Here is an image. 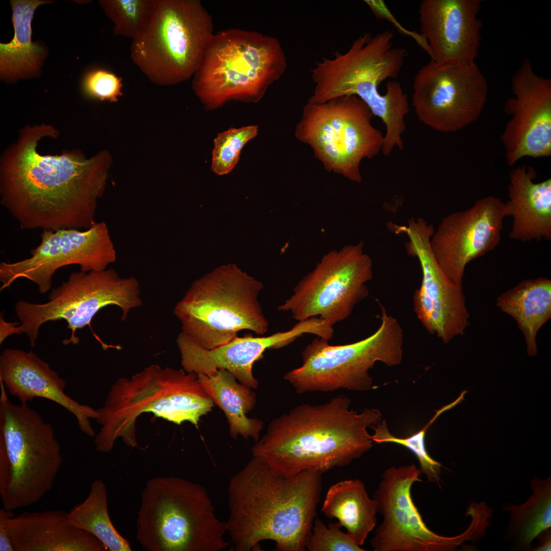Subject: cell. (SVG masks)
Instances as JSON below:
<instances>
[{
  "label": "cell",
  "instance_id": "29",
  "mask_svg": "<svg viewBox=\"0 0 551 551\" xmlns=\"http://www.w3.org/2000/svg\"><path fill=\"white\" fill-rule=\"evenodd\" d=\"M321 512L336 518L346 533L362 545L377 522L378 505L368 495L364 483L358 479L340 481L329 489Z\"/></svg>",
  "mask_w": 551,
  "mask_h": 551
},
{
  "label": "cell",
  "instance_id": "8",
  "mask_svg": "<svg viewBox=\"0 0 551 551\" xmlns=\"http://www.w3.org/2000/svg\"><path fill=\"white\" fill-rule=\"evenodd\" d=\"M261 282L234 264L221 265L194 281L176 305L182 331L211 349L248 330L264 335L268 329L258 300Z\"/></svg>",
  "mask_w": 551,
  "mask_h": 551
},
{
  "label": "cell",
  "instance_id": "23",
  "mask_svg": "<svg viewBox=\"0 0 551 551\" xmlns=\"http://www.w3.org/2000/svg\"><path fill=\"white\" fill-rule=\"evenodd\" d=\"M0 382L21 403L42 397L59 404L74 415L83 433L94 435L90 419H96V410L66 395V381L32 351L5 349L0 356Z\"/></svg>",
  "mask_w": 551,
  "mask_h": 551
},
{
  "label": "cell",
  "instance_id": "38",
  "mask_svg": "<svg viewBox=\"0 0 551 551\" xmlns=\"http://www.w3.org/2000/svg\"><path fill=\"white\" fill-rule=\"evenodd\" d=\"M0 551H15L5 521V510H0Z\"/></svg>",
  "mask_w": 551,
  "mask_h": 551
},
{
  "label": "cell",
  "instance_id": "1",
  "mask_svg": "<svg viewBox=\"0 0 551 551\" xmlns=\"http://www.w3.org/2000/svg\"><path fill=\"white\" fill-rule=\"evenodd\" d=\"M58 135L51 125L26 126L3 155L1 203L22 229L86 230L96 222L111 157L106 151L89 159L80 150L38 152L41 139Z\"/></svg>",
  "mask_w": 551,
  "mask_h": 551
},
{
  "label": "cell",
  "instance_id": "28",
  "mask_svg": "<svg viewBox=\"0 0 551 551\" xmlns=\"http://www.w3.org/2000/svg\"><path fill=\"white\" fill-rule=\"evenodd\" d=\"M497 306L514 318L530 355L537 352L536 336L551 317V281L544 277L523 280L503 293Z\"/></svg>",
  "mask_w": 551,
  "mask_h": 551
},
{
  "label": "cell",
  "instance_id": "11",
  "mask_svg": "<svg viewBox=\"0 0 551 551\" xmlns=\"http://www.w3.org/2000/svg\"><path fill=\"white\" fill-rule=\"evenodd\" d=\"M0 383V447L10 467L0 495L3 508L13 511L37 503L52 489L63 459L52 426L27 403H12Z\"/></svg>",
  "mask_w": 551,
  "mask_h": 551
},
{
  "label": "cell",
  "instance_id": "2",
  "mask_svg": "<svg viewBox=\"0 0 551 551\" xmlns=\"http://www.w3.org/2000/svg\"><path fill=\"white\" fill-rule=\"evenodd\" d=\"M322 473L310 470L279 475L253 458L230 480L227 531L236 551L261 550L275 542L281 551H304L322 488Z\"/></svg>",
  "mask_w": 551,
  "mask_h": 551
},
{
  "label": "cell",
  "instance_id": "27",
  "mask_svg": "<svg viewBox=\"0 0 551 551\" xmlns=\"http://www.w3.org/2000/svg\"><path fill=\"white\" fill-rule=\"evenodd\" d=\"M197 374L207 394L224 412L231 437L236 439L241 436L246 439L258 440L263 427V421L246 415L256 402V395L252 388L239 382L225 369H218L209 375Z\"/></svg>",
  "mask_w": 551,
  "mask_h": 551
},
{
  "label": "cell",
  "instance_id": "37",
  "mask_svg": "<svg viewBox=\"0 0 551 551\" xmlns=\"http://www.w3.org/2000/svg\"><path fill=\"white\" fill-rule=\"evenodd\" d=\"M364 2L377 18L386 19L391 23L400 33L414 39L431 58V51L425 38L420 33L408 30L404 27L391 12L384 1L365 0Z\"/></svg>",
  "mask_w": 551,
  "mask_h": 551
},
{
  "label": "cell",
  "instance_id": "20",
  "mask_svg": "<svg viewBox=\"0 0 551 551\" xmlns=\"http://www.w3.org/2000/svg\"><path fill=\"white\" fill-rule=\"evenodd\" d=\"M506 216L505 203L489 195L442 220L431 237V247L438 263L456 285L462 287L469 262L499 244Z\"/></svg>",
  "mask_w": 551,
  "mask_h": 551
},
{
  "label": "cell",
  "instance_id": "25",
  "mask_svg": "<svg viewBox=\"0 0 551 551\" xmlns=\"http://www.w3.org/2000/svg\"><path fill=\"white\" fill-rule=\"evenodd\" d=\"M536 173L525 165L511 172L507 216L513 219L509 237L523 242L551 239V179L534 182Z\"/></svg>",
  "mask_w": 551,
  "mask_h": 551
},
{
  "label": "cell",
  "instance_id": "18",
  "mask_svg": "<svg viewBox=\"0 0 551 551\" xmlns=\"http://www.w3.org/2000/svg\"><path fill=\"white\" fill-rule=\"evenodd\" d=\"M396 233L409 238L405 246L408 254L420 263L422 279L413 296L414 311L422 325L445 343L462 335L470 314L465 304L463 287L454 283L438 263L431 249L432 224L422 218H411L407 226L396 225Z\"/></svg>",
  "mask_w": 551,
  "mask_h": 551
},
{
  "label": "cell",
  "instance_id": "19",
  "mask_svg": "<svg viewBox=\"0 0 551 551\" xmlns=\"http://www.w3.org/2000/svg\"><path fill=\"white\" fill-rule=\"evenodd\" d=\"M513 96L504 104L511 116L500 137L509 166L523 157L551 155V79L539 76L528 58L511 79Z\"/></svg>",
  "mask_w": 551,
  "mask_h": 551
},
{
  "label": "cell",
  "instance_id": "4",
  "mask_svg": "<svg viewBox=\"0 0 551 551\" xmlns=\"http://www.w3.org/2000/svg\"><path fill=\"white\" fill-rule=\"evenodd\" d=\"M394 36L389 30L365 33L345 53L337 51L333 58H323L311 70L314 89L308 101L321 103L345 95L360 98L386 127L382 152L386 156L395 147L403 149L405 118L409 111L407 95L398 81L388 82L384 94L379 91L383 81L398 77L407 55L406 48L393 46Z\"/></svg>",
  "mask_w": 551,
  "mask_h": 551
},
{
  "label": "cell",
  "instance_id": "16",
  "mask_svg": "<svg viewBox=\"0 0 551 551\" xmlns=\"http://www.w3.org/2000/svg\"><path fill=\"white\" fill-rule=\"evenodd\" d=\"M488 93L486 79L475 62L430 60L414 77L411 102L422 123L437 132L453 133L480 117Z\"/></svg>",
  "mask_w": 551,
  "mask_h": 551
},
{
  "label": "cell",
  "instance_id": "22",
  "mask_svg": "<svg viewBox=\"0 0 551 551\" xmlns=\"http://www.w3.org/2000/svg\"><path fill=\"white\" fill-rule=\"evenodd\" d=\"M481 0H423L419 8L420 34L439 64L475 62L483 23Z\"/></svg>",
  "mask_w": 551,
  "mask_h": 551
},
{
  "label": "cell",
  "instance_id": "32",
  "mask_svg": "<svg viewBox=\"0 0 551 551\" xmlns=\"http://www.w3.org/2000/svg\"><path fill=\"white\" fill-rule=\"evenodd\" d=\"M99 4L114 23V33L133 39L148 24L155 0H102Z\"/></svg>",
  "mask_w": 551,
  "mask_h": 551
},
{
  "label": "cell",
  "instance_id": "5",
  "mask_svg": "<svg viewBox=\"0 0 551 551\" xmlns=\"http://www.w3.org/2000/svg\"><path fill=\"white\" fill-rule=\"evenodd\" d=\"M214 405L197 373L151 365L130 379L120 378L112 386L104 405L96 410L101 428L94 437L96 449L110 452L119 437L127 445L138 447L135 422L143 413L197 427Z\"/></svg>",
  "mask_w": 551,
  "mask_h": 551
},
{
  "label": "cell",
  "instance_id": "34",
  "mask_svg": "<svg viewBox=\"0 0 551 551\" xmlns=\"http://www.w3.org/2000/svg\"><path fill=\"white\" fill-rule=\"evenodd\" d=\"M256 126L230 129L218 135L212 151V169L218 175L229 173L237 164L244 145L257 134Z\"/></svg>",
  "mask_w": 551,
  "mask_h": 551
},
{
  "label": "cell",
  "instance_id": "35",
  "mask_svg": "<svg viewBox=\"0 0 551 551\" xmlns=\"http://www.w3.org/2000/svg\"><path fill=\"white\" fill-rule=\"evenodd\" d=\"M339 522L328 527L320 519L314 521L306 548L309 551H364L347 533L341 531Z\"/></svg>",
  "mask_w": 551,
  "mask_h": 551
},
{
  "label": "cell",
  "instance_id": "26",
  "mask_svg": "<svg viewBox=\"0 0 551 551\" xmlns=\"http://www.w3.org/2000/svg\"><path fill=\"white\" fill-rule=\"evenodd\" d=\"M47 1L13 0L12 21L14 35L7 43H0V73L7 81L37 75L45 51L32 41V21L36 8Z\"/></svg>",
  "mask_w": 551,
  "mask_h": 551
},
{
  "label": "cell",
  "instance_id": "14",
  "mask_svg": "<svg viewBox=\"0 0 551 551\" xmlns=\"http://www.w3.org/2000/svg\"><path fill=\"white\" fill-rule=\"evenodd\" d=\"M422 473L414 463L384 470L373 494L382 522L370 540L373 551H454L474 549L484 536L481 524L471 520L468 528L453 537L439 535L424 522L411 495V489L421 482Z\"/></svg>",
  "mask_w": 551,
  "mask_h": 551
},
{
  "label": "cell",
  "instance_id": "39",
  "mask_svg": "<svg viewBox=\"0 0 551 551\" xmlns=\"http://www.w3.org/2000/svg\"><path fill=\"white\" fill-rule=\"evenodd\" d=\"M539 544L535 547H532L531 551H550L551 550V529L547 528L540 532L536 537Z\"/></svg>",
  "mask_w": 551,
  "mask_h": 551
},
{
  "label": "cell",
  "instance_id": "7",
  "mask_svg": "<svg viewBox=\"0 0 551 551\" xmlns=\"http://www.w3.org/2000/svg\"><path fill=\"white\" fill-rule=\"evenodd\" d=\"M287 67L279 40L237 28L213 35L193 75L192 87L205 108L231 100L256 103Z\"/></svg>",
  "mask_w": 551,
  "mask_h": 551
},
{
  "label": "cell",
  "instance_id": "36",
  "mask_svg": "<svg viewBox=\"0 0 551 551\" xmlns=\"http://www.w3.org/2000/svg\"><path fill=\"white\" fill-rule=\"evenodd\" d=\"M121 78L101 68L86 72L83 77L82 90L87 97L100 101L116 102L122 95Z\"/></svg>",
  "mask_w": 551,
  "mask_h": 551
},
{
  "label": "cell",
  "instance_id": "31",
  "mask_svg": "<svg viewBox=\"0 0 551 551\" xmlns=\"http://www.w3.org/2000/svg\"><path fill=\"white\" fill-rule=\"evenodd\" d=\"M72 522L96 537L109 551H131L130 542L117 531L110 518L106 485L101 480L90 485L87 497L68 512Z\"/></svg>",
  "mask_w": 551,
  "mask_h": 551
},
{
  "label": "cell",
  "instance_id": "10",
  "mask_svg": "<svg viewBox=\"0 0 551 551\" xmlns=\"http://www.w3.org/2000/svg\"><path fill=\"white\" fill-rule=\"evenodd\" d=\"M382 310L381 323L374 333L359 341L330 345L320 337L302 352V365L284 375L297 393L338 389L366 391L372 389L369 371L377 362L388 366L402 362L403 330L397 320Z\"/></svg>",
  "mask_w": 551,
  "mask_h": 551
},
{
  "label": "cell",
  "instance_id": "12",
  "mask_svg": "<svg viewBox=\"0 0 551 551\" xmlns=\"http://www.w3.org/2000/svg\"><path fill=\"white\" fill-rule=\"evenodd\" d=\"M373 114L355 95L321 103L308 101L295 136L310 146L326 170L360 183V164L381 151L384 136L371 123Z\"/></svg>",
  "mask_w": 551,
  "mask_h": 551
},
{
  "label": "cell",
  "instance_id": "21",
  "mask_svg": "<svg viewBox=\"0 0 551 551\" xmlns=\"http://www.w3.org/2000/svg\"><path fill=\"white\" fill-rule=\"evenodd\" d=\"M322 331L320 320L313 317L298 321L286 331L268 336H237L229 342L211 349L202 347L183 332L178 335L177 343L181 356V364L186 372L209 375L218 369H225L239 382L256 389L258 382L253 374V364L266 349L284 347L306 334L320 336Z\"/></svg>",
  "mask_w": 551,
  "mask_h": 551
},
{
  "label": "cell",
  "instance_id": "15",
  "mask_svg": "<svg viewBox=\"0 0 551 551\" xmlns=\"http://www.w3.org/2000/svg\"><path fill=\"white\" fill-rule=\"evenodd\" d=\"M363 246L361 241L328 253L278 310L298 321L319 316L332 326L347 318L369 294L366 283L372 278V263Z\"/></svg>",
  "mask_w": 551,
  "mask_h": 551
},
{
  "label": "cell",
  "instance_id": "3",
  "mask_svg": "<svg viewBox=\"0 0 551 551\" xmlns=\"http://www.w3.org/2000/svg\"><path fill=\"white\" fill-rule=\"evenodd\" d=\"M350 404L340 395L325 404L295 407L270 422L253 446V457L284 477L348 465L371 448L367 428L382 417L374 408L350 410Z\"/></svg>",
  "mask_w": 551,
  "mask_h": 551
},
{
  "label": "cell",
  "instance_id": "33",
  "mask_svg": "<svg viewBox=\"0 0 551 551\" xmlns=\"http://www.w3.org/2000/svg\"><path fill=\"white\" fill-rule=\"evenodd\" d=\"M440 413L438 411L431 420L420 431L405 438H399L389 432L385 420L373 427L374 433L371 435L373 442L377 443H393L406 447L411 451L418 459L421 472L425 474L428 481L440 486L441 465L433 459L427 452L425 446V435L427 430Z\"/></svg>",
  "mask_w": 551,
  "mask_h": 551
},
{
  "label": "cell",
  "instance_id": "9",
  "mask_svg": "<svg viewBox=\"0 0 551 551\" xmlns=\"http://www.w3.org/2000/svg\"><path fill=\"white\" fill-rule=\"evenodd\" d=\"M213 34L199 1L155 0L148 24L132 39L131 58L152 83L178 84L193 76Z\"/></svg>",
  "mask_w": 551,
  "mask_h": 551
},
{
  "label": "cell",
  "instance_id": "17",
  "mask_svg": "<svg viewBox=\"0 0 551 551\" xmlns=\"http://www.w3.org/2000/svg\"><path fill=\"white\" fill-rule=\"evenodd\" d=\"M40 238L30 257L15 262H1V290L25 278L45 293L51 289L53 275L62 267L74 264L80 266L83 272L98 271L107 269L116 260L115 246L104 221L96 222L84 230H44Z\"/></svg>",
  "mask_w": 551,
  "mask_h": 551
},
{
  "label": "cell",
  "instance_id": "13",
  "mask_svg": "<svg viewBox=\"0 0 551 551\" xmlns=\"http://www.w3.org/2000/svg\"><path fill=\"white\" fill-rule=\"evenodd\" d=\"M139 283L134 277L121 278L113 268L89 272H71L66 281L53 289L49 300L44 304L18 302L15 306L20 323L11 322L9 336L26 333L34 347L38 331L49 321L64 319L71 331L64 344H77L78 329L90 325L94 315L103 308L115 305L122 311L125 320L130 311L141 306Z\"/></svg>",
  "mask_w": 551,
  "mask_h": 551
},
{
  "label": "cell",
  "instance_id": "30",
  "mask_svg": "<svg viewBox=\"0 0 551 551\" xmlns=\"http://www.w3.org/2000/svg\"><path fill=\"white\" fill-rule=\"evenodd\" d=\"M531 487L532 493L524 503H508L503 507L510 516L504 539L515 550L531 551L537 535L551 528V476L534 477Z\"/></svg>",
  "mask_w": 551,
  "mask_h": 551
},
{
  "label": "cell",
  "instance_id": "24",
  "mask_svg": "<svg viewBox=\"0 0 551 551\" xmlns=\"http://www.w3.org/2000/svg\"><path fill=\"white\" fill-rule=\"evenodd\" d=\"M5 510L15 551L107 550L96 537L75 525L63 510L24 512L17 516Z\"/></svg>",
  "mask_w": 551,
  "mask_h": 551
},
{
  "label": "cell",
  "instance_id": "6",
  "mask_svg": "<svg viewBox=\"0 0 551 551\" xmlns=\"http://www.w3.org/2000/svg\"><path fill=\"white\" fill-rule=\"evenodd\" d=\"M136 526L138 542L148 551H220L231 545L207 490L179 477L147 481Z\"/></svg>",
  "mask_w": 551,
  "mask_h": 551
}]
</instances>
